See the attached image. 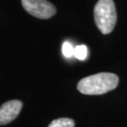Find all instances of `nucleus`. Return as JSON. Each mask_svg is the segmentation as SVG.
Listing matches in <instances>:
<instances>
[{"instance_id":"1","label":"nucleus","mask_w":127,"mask_h":127,"mask_svg":"<svg viewBox=\"0 0 127 127\" xmlns=\"http://www.w3.org/2000/svg\"><path fill=\"white\" fill-rule=\"evenodd\" d=\"M119 83L117 75L112 73H99L82 78L78 90L85 95H101L115 89Z\"/></svg>"},{"instance_id":"5","label":"nucleus","mask_w":127,"mask_h":127,"mask_svg":"<svg viewBox=\"0 0 127 127\" xmlns=\"http://www.w3.org/2000/svg\"><path fill=\"white\" fill-rule=\"evenodd\" d=\"M74 121L70 118H59L52 121L48 127H74Z\"/></svg>"},{"instance_id":"7","label":"nucleus","mask_w":127,"mask_h":127,"mask_svg":"<svg viewBox=\"0 0 127 127\" xmlns=\"http://www.w3.org/2000/svg\"><path fill=\"white\" fill-rule=\"evenodd\" d=\"M62 53L64 57L70 58L73 55H74V48L73 47V45L69 42L65 41L64 42L62 45Z\"/></svg>"},{"instance_id":"3","label":"nucleus","mask_w":127,"mask_h":127,"mask_svg":"<svg viewBox=\"0 0 127 127\" xmlns=\"http://www.w3.org/2000/svg\"><path fill=\"white\" fill-rule=\"evenodd\" d=\"M23 8L39 19H49L56 13V8L47 0H22Z\"/></svg>"},{"instance_id":"6","label":"nucleus","mask_w":127,"mask_h":127,"mask_svg":"<svg viewBox=\"0 0 127 127\" xmlns=\"http://www.w3.org/2000/svg\"><path fill=\"white\" fill-rule=\"evenodd\" d=\"M74 56L79 60H84L88 57V48L85 45H77L74 48Z\"/></svg>"},{"instance_id":"4","label":"nucleus","mask_w":127,"mask_h":127,"mask_svg":"<svg viewBox=\"0 0 127 127\" xmlns=\"http://www.w3.org/2000/svg\"><path fill=\"white\" fill-rule=\"evenodd\" d=\"M22 107V102L19 100H12L3 103L0 108V124L7 125L18 116Z\"/></svg>"},{"instance_id":"2","label":"nucleus","mask_w":127,"mask_h":127,"mask_svg":"<svg viewBox=\"0 0 127 127\" xmlns=\"http://www.w3.org/2000/svg\"><path fill=\"white\" fill-rule=\"evenodd\" d=\"M117 15L113 0H98L94 7V21L102 34L106 35L113 31Z\"/></svg>"}]
</instances>
